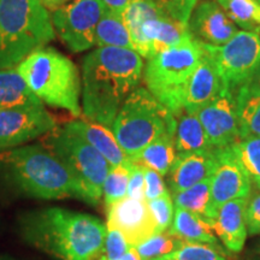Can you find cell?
<instances>
[{
    "mask_svg": "<svg viewBox=\"0 0 260 260\" xmlns=\"http://www.w3.org/2000/svg\"><path fill=\"white\" fill-rule=\"evenodd\" d=\"M144 61L138 52L98 47L82 61V106L86 119L112 129L117 113L139 87Z\"/></svg>",
    "mask_w": 260,
    "mask_h": 260,
    "instance_id": "cell-1",
    "label": "cell"
},
{
    "mask_svg": "<svg viewBox=\"0 0 260 260\" xmlns=\"http://www.w3.org/2000/svg\"><path fill=\"white\" fill-rule=\"evenodd\" d=\"M18 230L29 245L59 260H95L107 232L96 217L61 207L28 211Z\"/></svg>",
    "mask_w": 260,
    "mask_h": 260,
    "instance_id": "cell-2",
    "label": "cell"
},
{
    "mask_svg": "<svg viewBox=\"0 0 260 260\" xmlns=\"http://www.w3.org/2000/svg\"><path fill=\"white\" fill-rule=\"evenodd\" d=\"M0 167L16 189L45 200L87 198L79 182L57 155L41 145H29L0 152Z\"/></svg>",
    "mask_w": 260,
    "mask_h": 260,
    "instance_id": "cell-3",
    "label": "cell"
},
{
    "mask_svg": "<svg viewBox=\"0 0 260 260\" xmlns=\"http://www.w3.org/2000/svg\"><path fill=\"white\" fill-rule=\"evenodd\" d=\"M16 68L41 103L67 110L75 117L81 116L80 73L67 56L42 47L31 52Z\"/></svg>",
    "mask_w": 260,
    "mask_h": 260,
    "instance_id": "cell-4",
    "label": "cell"
},
{
    "mask_svg": "<svg viewBox=\"0 0 260 260\" xmlns=\"http://www.w3.org/2000/svg\"><path fill=\"white\" fill-rule=\"evenodd\" d=\"M53 39V24L40 0H0V69L17 67Z\"/></svg>",
    "mask_w": 260,
    "mask_h": 260,
    "instance_id": "cell-5",
    "label": "cell"
},
{
    "mask_svg": "<svg viewBox=\"0 0 260 260\" xmlns=\"http://www.w3.org/2000/svg\"><path fill=\"white\" fill-rule=\"evenodd\" d=\"M176 121L147 88L138 87L122 104L112 132L130 160H134L159 136L165 133L175 134Z\"/></svg>",
    "mask_w": 260,
    "mask_h": 260,
    "instance_id": "cell-6",
    "label": "cell"
},
{
    "mask_svg": "<svg viewBox=\"0 0 260 260\" xmlns=\"http://www.w3.org/2000/svg\"><path fill=\"white\" fill-rule=\"evenodd\" d=\"M203 53L201 44L191 37L149 58L145 67L148 92L176 118L184 111L188 83Z\"/></svg>",
    "mask_w": 260,
    "mask_h": 260,
    "instance_id": "cell-7",
    "label": "cell"
},
{
    "mask_svg": "<svg viewBox=\"0 0 260 260\" xmlns=\"http://www.w3.org/2000/svg\"><path fill=\"white\" fill-rule=\"evenodd\" d=\"M122 18L134 50L146 59L191 38L189 25L172 18L154 0H132Z\"/></svg>",
    "mask_w": 260,
    "mask_h": 260,
    "instance_id": "cell-8",
    "label": "cell"
},
{
    "mask_svg": "<svg viewBox=\"0 0 260 260\" xmlns=\"http://www.w3.org/2000/svg\"><path fill=\"white\" fill-rule=\"evenodd\" d=\"M45 147L57 155L79 182L87 204L95 206L103 198V188L111 165L93 146L64 126L46 134Z\"/></svg>",
    "mask_w": 260,
    "mask_h": 260,
    "instance_id": "cell-9",
    "label": "cell"
},
{
    "mask_svg": "<svg viewBox=\"0 0 260 260\" xmlns=\"http://www.w3.org/2000/svg\"><path fill=\"white\" fill-rule=\"evenodd\" d=\"M226 88L233 92L249 82L260 67V32L239 30L220 46L201 44Z\"/></svg>",
    "mask_w": 260,
    "mask_h": 260,
    "instance_id": "cell-10",
    "label": "cell"
},
{
    "mask_svg": "<svg viewBox=\"0 0 260 260\" xmlns=\"http://www.w3.org/2000/svg\"><path fill=\"white\" fill-rule=\"evenodd\" d=\"M106 9L102 0H73L54 9L52 24L61 41L73 52L95 45V31Z\"/></svg>",
    "mask_w": 260,
    "mask_h": 260,
    "instance_id": "cell-11",
    "label": "cell"
},
{
    "mask_svg": "<svg viewBox=\"0 0 260 260\" xmlns=\"http://www.w3.org/2000/svg\"><path fill=\"white\" fill-rule=\"evenodd\" d=\"M57 126L42 104L0 110V151L19 147Z\"/></svg>",
    "mask_w": 260,
    "mask_h": 260,
    "instance_id": "cell-12",
    "label": "cell"
},
{
    "mask_svg": "<svg viewBox=\"0 0 260 260\" xmlns=\"http://www.w3.org/2000/svg\"><path fill=\"white\" fill-rule=\"evenodd\" d=\"M252 182L236 160L232 148H217V167L211 176L210 201L206 222L223 204L241 198H248Z\"/></svg>",
    "mask_w": 260,
    "mask_h": 260,
    "instance_id": "cell-13",
    "label": "cell"
},
{
    "mask_svg": "<svg viewBox=\"0 0 260 260\" xmlns=\"http://www.w3.org/2000/svg\"><path fill=\"white\" fill-rule=\"evenodd\" d=\"M214 148L229 147L241 140L235 93L225 88L216 99L197 112Z\"/></svg>",
    "mask_w": 260,
    "mask_h": 260,
    "instance_id": "cell-14",
    "label": "cell"
},
{
    "mask_svg": "<svg viewBox=\"0 0 260 260\" xmlns=\"http://www.w3.org/2000/svg\"><path fill=\"white\" fill-rule=\"evenodd\" d=\"M107 209L106 228L122 233L130 246H138L157 234L146 200L124 197Z\"/></svg>",
    "mask_w": 260,
    "mask_h": 260,
    "instance_id": "cell-15",
    "label": "cell"
},
{
    "mask_svg": "<svg viewBox=\"0 0 260 260\" xmlns=\"http://www.w3.org/2000/svg\"><path fill=\"white\" fill-rule=\"evenodd\" d=\"M188 25L195 40L211 46L225 44L239 31L218 3L212 0H204L193 10Z\"/></svg>",
    "mask_w": 260,
    "mask_h": 260,
    "instance_id": "cell-16",
    "label": "cell"
},
{
    "mask_svg": "<svg viewBox=\"0 0 260 260\" xmlns=\"http://www.w3.org/2000/svg\"><path fill=\"white\" fill-rule=\"evenodd\" d=\"M216 167L217 148L207 152L176 154V159L167 175L169 191L170 194L178 193L211 178Z\"/></svg>",
    "mask_w": 260,
    "mask_h": 260,
    "instance_id": "cell-17",
    "label": "cell"
},
{
    "mask_svg": "<svg viewBox=\"0 0 260 260\" xmlns=\"http://www.w3.org/2000/svg\"><path fill=\"white\" fill-rule=\"evenodd\" d=\"M247 199L241 198L223 204L207 222L224 247L232 253L242 251L248 235L245 220Z\"/></svg>",
    "mask_w": 260,
    "mask_h": 260,
    "instance_id": "cell-18",
    "label": "cell"
},
{
    "mask_svg": "<svg viewBox=\"0 0 260 260\" xmlns=\"http://www.w3.org/2000/svg\"><path fill=\"white\" fill-rule=\"evenodd\" d=\"M225 88L216 65L204 52L188 83L184 96V111L197 113L201 107L216 99Z\"/></svg>",
    "mask_w": 260,
    "mask_h": 260,
    "instance_id": "cell-19",
    "label": "cell"
},
{
    "mask_svg": "<svg viewBox=\"0 0 260 260\" xmlns=\"http://www.w3.org/2000/svg\"><path fill=\"white\" fill-rule=\"evenodd\" d=\"M70 132L75 133L87 141L110 162L111 167L122 165L130 161V158L123 151L121 145L117 141L112 129L92 122L89 119H75L64 125Z\"/></svg>",
    "mask_w": 260,
    "mask_h": 260,
    "instance_id": "cell-20",
    "label": "cell"
},
{
    "mask_svg": "<svg viewBox=\"0 0 260 260\" xmlns=\"http://www.w3.org/2000/svg\"><path fill=\"white\" fill-rule=\"evenodd\" d=\"M167 232L183 242L205 243L225 253L210 224L203 217L187 210L175 207L174 219Z\"/></svg>",
    "mask_w": 260,
    "mask_h": 260,
    "instance_id": "cell-21",
    "label": "cell"
},
{
    "mask_svg": "<svg viewBox=\"0 0 260 260\" xmlns=\"http://www.w3.org/2000/svg\"><path fill=\"white\" fill-rule=\"evenodd\" d=\"M176 119L175 148L177 154L197 153L214 149L197 113L183 111Z\"/></svg>",
    "mask_w": 260,
    "mask_h": 260,
    "instance_id": "cell-22",
    "label": "cell"
},
{
    "mask_svg": "<svg viewBox=\"0 0 260 260\" xmlns=\"http://www.w3.org/2000/svg\"><path fill=\"white\" fill-rule=\"evenodd\" d=\"M39 104L42 103L27 86L17 68L0 69V110Z\"/></svg>",
    "mask_w": 260,
    "mask_h": 260,
    "instance_id": "cell-23",
    "label": "cell"
},
{
    "mask_svg": "<svg viewBox=\"0 0 260 260\" xmlns=\"http://www.w3.org/2000/svg\"><path fill=\"white\" fill-rule=\"evenodd\" d=\"M176 148H175V134L165 133L153 142H151L147 147L142 149V152L132 160L135 164L152 169L159 172L161 176H167L175 159H176Z\"/></svg>",
    "mask_w": 260,
    "mask_h": 260,
    "instance_id": "cell-24",
    "label": "cell"
},
{
    "mask_svg": "<svg viewBox=\"0 0 260 260\" xmlns=\"http://www.w3.org/2000/svg\"><path fill=\"white\" fill-rule=\"evenodd\" d=\"M235 100L241 139L260 138V92L246 83L236 89Z\"/></svg>",
    "mask_w": 260,
    "mask_h": 260,
    "instance_id": "cell-25",
    "label": "cell"
},
{
    "mask_svg": "<svg viewBox=\"0 0 260 260\" xmlns=\"http://www.w3.org/2000/svg\"><path fill=\"white\" fill-rule=\"evenodd\" d=\"M95 45L98 47H122L134 50L132 35L122 16L106 10L96 27Z\"/></svg>",
    "mask_w": 260,
    "mask_h": 260,
    "instance_id": "cell-26",
    "label": "cell"
},
{
    "mask_svg": "<svg viewBox=\"0 0 260 260\" xmlns=\"http://www.w3.org/2000/svg\"><path fill=\"white\" fill-rule=\"evenodd\" d=\"M232 21L249 31H260V2L258 0H216Z\"/></svg>",
    "mask_w": 260,
    "mask_h": 260,
    "instance_id": "cell-27",
    "label": "cell"
},
{
    "mask_svg": "<svg viewBox=\"0 0 260 260\" xmlns=\"http://www.w3.org/2000/svg\"><path fill=\"white\" fill-rule=\"evenodd\" d=\"M236 160L252 182V187L260 184V138L248 136L230 146Z\"/></svg>",
    "mask_w": 260,
    "mask_h": 260,
    "instance_id": "cell-28",
    "label": "cell"
},
{
    "mask_svg": "<svg viewBox=\"0 0 260 260\" xmlns=\"http://www.w3.org/2000/svg\"><path fill=\"white\" fill-rule=\"evenodd\" d=\"M210 183L211 178H207V180L194 184L188 189L171 194L175 207L189 211L206 220L207 207H209L210 201Z\"/></svg>",
    "mask_w": 260,
    "mask_h": 260,
    "instance_id": "cell-29",
    "label": "cell"
},
{
    "mask_svg": "<svg viewBox=\"0 0 260 260\" xmlns=\"http://www.w3.org/2000/svg\"><path fill=\"white\" fill-rule=\"evenodd\" d=\"M132 165L133 161L130 160L125 164L116 165L110 169L103 188L104 203L107 207L126 197Z\"/></svg>",
    "mask_w": 260,
    "mask_h": 260,
    "instance_id": "cell-30",
    "label": "cell"
},
{
    "mask_svg": "<svg viewBox=\"0 0 260 260\" xmlns=\"http://www.w3.org/2000/svg\"><path fill=\"white\" fill-rule=\"evenodd\" d=\"M183 243L180 239L170 235L168 232H164L155 234L146 241L135 246V248L142 260H154L158 256L175 252Z\"/></svg>",
    "mask_w": 260,
    "mask_h": 260,
    "instance_id": "cell-31",
    "label": "cell"
},
{
    "mask_svg": "<svg viewBox=\"0 0 260 260\" xmlns=\"http://www.w3.org/2000/svg\"><path fill=\"white\" fill-rule=\"evenodd\" d=\"M154 260H228L217 248L205 243L184 242L180 248Z\"/></svg>",
    "mask_w": 260,
    "mask_h": 260,
    "instance_id": "cell-32",
    "label": "cell"
},
{
    "mask_svg": "<svg viewBox=\"0 0 260 260\" xmlns=\"http://www.w3.org/2000/svg\"><path fill=\"white\" fill-rule=\"evenodd\" d=\"M152 218L154 220L157 234L164 233L170 228L174 219V201H172L170 191L153 200L147 201Z\"/></svg>",
    "mask_w": 260,
    "mask_h": 260,
    "instance_id": "cell-33",
    "label": "cell"
},
{
    "mask_svg": "<svg viewBox=\"0 0 260 260\" xmlns=\"http://www.w3.org/2000/svg\"><path fill=\"white\" fill-rule=\"evenodd\" d=\"M106 229L105 242L102 252L95 260H119L128 251L130 245L118 230L109 229V228Z\"/></svg>",
    "mask_w": 260,
    "mask_h": 260,
    "instance_id": "cell-34",
    "label": "cell"
},
{
    "mask_svg": "<svg viewBox=\"0 0 260 260\" xmlns=\"http://www.w3.org/2000/svg\"><path fill=\"white\" fill-rule=\"evenodd\" d=\"M154 2L172 18L188 24L198 0H154Z\"/></svg>",
    "mask_w": 260,
    "mask_h": 260,
    "instance_id": "cell-35",
    "label": "cell"
},
{
    "mask_svg": "<svg viewBox=\"0 0 260 260\" xmlns=\"http://www.w3.org/2000/svg\"><path fill=\"white\" fill-rule=\"evenodd\" d=\"M245 220L249 235H260V189L258 188H252L247 199Z\"/></svg>",
    "mask_w": 260,
    "mask_h": 260,
    "instance_id": "cell-36",
    "label": "cell"
},
{
    "mask_svg": "<svg viewBox=\"0 0 260 260\" xmlns=\"http://www.w3.org/2000/svg\"><path fill=\"white\" fill-rule=\"evenodd\" d=\"M145 199L146 201L153 200L155 198L169 193L162 176L159 172L152 170V169L145 168Z\"/></svg>",
    "mask_w": 260,
    "mask_h": 260,
    "instance_id": "cell-37",
    "label": "cell"
},
{
    "mask_svg": "<svg viewBox=\"0 0 260 260\" xmlns=\"http://www.w3.org/2000/svg\"><path fill=\"white\" fill-rule=\"evenodd\" d=\"M126 197L138 200L145 199V170L142 165L133 162Z\"/></svg>",
    "mask_w": 260,
    "mask_h": 260,
    "instance_id": "cell-38",
    "label": "cell"
},
{
    "mask_svg": "<svg viewBox=\"0 0 260 260\" xmlns=\"http://www.w3.org/2000/svg\"><path fill=\"white\" fill-rule=\"evenodd\" d=\"M132 0H102L107 11L113 12V14L122 16L126 6L130 4Z\"/></svg>",
    "mask_w": 260,
    "mask_h": 260,
    "instance_id": "cell-39",
    "label": "cell"
},
{
    "mask_svg": "<svg viewBox=\"0 0 260 260\" xmlns=\"http://www.w3.org/2000/svg\"><path fill=\"white\" fill-rule=\"evenodd\" d=\"M119 260H142L141 256L139 255L138 251H136L135 246H130L128 251L125 252V254L122 256Z\"/></svg>",
    "mask_w": 260,
    "mask_h": 260,
    "instance_id": "cell-40",
    "label": "cell"
},
{
    "mask_svg": "<svg viewBox=\"0 0 260 260\" xmlns=\"http://www.w3.org/2000/svg\"><path fill=\"white\" fill-rule=\"evenodd\" d=\"M247 83H248L252 88H254L255 90L260 92V67L258 68V70H256V73L254 74V76L252 77L251 81Z\"/></svg>",
    "mask_w": 260,
    "mask_h": 260,
    "instance_id": "cell-41",
    "label": "cell"
},
{
    "mask_svg": "<svg viewBox=\"0 0 260 260\" xmlns=\"http://www.w3.org/2000/svg\"><path fill=\"white\" fill-rule=\"evenodd\" d=\"M40 2L45 6H48V8H59V6L64 5L65 3L69 2V0H40Z\"/></svg>",
    "mask_w": 260,
    "mask_h": 260,
    "instance_id": "cell-42",
    "label": "cell"
},
{
    "mask_svg": "<svg viewBox=\"0 0 260 260\" xmlns=\"http://www.w3.org/2000/svg\"><path fill=\"white\" fill-rule=\"evenodd\" d=\"M253 252H254L255 255H260V242L254 247V249H253Z\"/></svg>",
    "mask_w": 260,
    "mask_h": 260,
    "instance_id": "cell-43",
    "label": "cell"
},
{
    "mask_svg": "<svg viewBox=\"0 0 260 260\" xmlns=\"http://www.w3.org/2000/svg\"><path fill=\"white\" fill-rule=\"evenodd\" d=\"M0 260H15V259H11V258H5V256H0Z\"/></svg>",
    "mask_w": 260,
    "mask_h": 260,
    "instance_id": "cell-44",
    "label": "cell"
},
{
    "mask_svg": "<svg viewBox=\"0 0 260 260\" xmlns=\"http://www.w3.org/2000/svg\"><path fill=\"white\" fill-rule=\"evenodd\" d=\"M251 260H260V255H256L255 258H253V259H251Z\"/></svg>",
    "mask_w": 260,
    "mask_h": 260,
    "instance_id": "cell-45",
    "label": "cell"
},
{
    "mask_svg": "<svg viewBox=\"0 0 260 260\" xmlns=\"http://www.w3.org/2000/svg\"><path fill=\"white\" fill-rule=\"evenodd\" d=\"M252 188H258V189H260V184H259V186H256V187H252Z\"/></svg>",
    "mask_w": 260,
    "mask_h": 260,
    "instance_id": "cell-46",
    "label": "cell"
},
{
    "mask_svg": "<svg viewBox=\"0 0 260 260\" xmlns=\"http://www.w3.org/2000/svg\"><path fill=\"white\" fill-rule=\"evenodd\" d=\"M258 2H260V0H258Z\"/></svg>",
    "mask_w": 260,
    "mask_h": 260,
    "instance_id": "cell-47",
    "label": "cell"
},
{
    "mask_svg": "<svg viewBox=\"0 0 260 260\" xmlns=\"http://www.w3.org/2000/svg\"><path fill=\"white\" fill-rule=\"evenodd\" d=\"M259 32H260V31H259Z\"/></svg>",
    "mask_w": 260,
    "mask_h": 260,
    "instance_id": "cell-48",
    "label": "cell"
}]
</instances>
